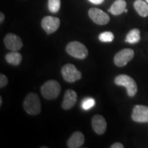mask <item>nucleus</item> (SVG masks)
<instances>
[{"mask_svg": "<svg viewBox=\"0 0 148 148\" xmlns=\"http://www.w3.org/2000/svg\"><path fill=\"white\" fill-rule=\"evenodd\" d=\"M23 109L31 115L39 114L41 111V103L38 95L34 92L27 94L23 101Z\"/></svg>", "mask_w": 148, "mask_h": 148, "instance_id": "1", "label": "nucleus"}, {"mask_svg": "<svg viewBox=\"0 0 148 148\" xmlns=\"http://www.w3.org/2000/svg\"><path fill=\"white\" fill-rule=\"evenodd\" d=\"M61 91V86L59 82L54 79L48 80L42 84L40 92L44 98L52 100L58 97Z\"/></svg>", "mask_w": 148, "mask_h": 148, "instance_id": "2", "label": "nucleus"}, {"mask_svg": "<svg viewBox=\"0 0 148 148\" xmlns=\"http://www.w3.org/2000/svg\"><path fill=\"white\" fill-rule=\"evenodd\" d=\"M114 83L118 86H124L130 97H134L137 92V84L134 79L129 75L125 74L119 75L114 79Z\"/></svg>", "mask_w": 148, "mask_h": 148, "instance_id": "3", "label": "nucleus"}, {"mask_svg": "<svg viewBox=\"0 0 148 148\" xmlns=\"http://www.w3.org/2000/svg\"><path fill=\"white\" fill-rule=\"evenodd\" d=\"M66 51L70 56L78 59H84L88 54L86 46L78 41L70 42L66 45Z\"/></svg>", "mask_w": 148, "mask_h": 148, "instance_id": "4", "label": "nucleus"}, {"mask_svg": "<svg viewBox=\"0 0 148 148\" xmlns=\"http://www.w3.org/2000/svg\"><path fill=\"white\" fill-rule=\"evenodd\" d=\"M64 79L68 82H74L82 77L81 72L77 69L75 65L68 63L64 65L61 70Z\"/></svg>", "mask_w": 148, "mask_h": 148, "instance_id": "5", "label": "nucleus"}, {"mask_svg": "<svg viewBox=\"0 0 148 148\" xmlns=\"http://www.w3.org/2000/svg\"><path fill=\"white\" fill-rule=\"evenodd\" d=\"M134 52L132 49H123L116 53L114 57V62L117 66H124L133 58Z\"/></svg>", "mask_w": 148, "mask_h": 148, "instance_id": "6", "label": "nucleus"}, {"mask_svg": "<svg viewBox=\"0 0 148 148\" xmlns=\"http://www.w3.org/2000/svg\"><path fill=\"white\" fill-rule=\"evenodd\" d=\"M88 16L90 19L97 25H106L110 21V16L108 14L99 8H92L89 9Z\"/></svg>", "mask_w": 148, "mask_h": 148, "instance_id": "7", "label": "nucleus"}, {"mask_svg": "<svg viewBox=\"0 0 148 148\" xmlns=\"http://www.w3.org/2000/svg\"><path fill=\"white\" fill-rule=\"evenodd\" d=\"M60 24V19L55 16H46L41 21V26L47 34L55 32L58 29Z\"/></svg>", "mask_w": 148, "mask_h": 148, "instance_id": "8", "label": "nucleus"}, {"mask_svg": "<svg viewBox=\"0 0 148 148\" xmlns=\"http://www.w3.org/2000/svg\"><path fill=\"white\" fill-rule=\"evenodd\" d=\"M132 119L137 123L148 122V106L143 105H136L133 108Z\"/></svg>", "mask_w": 148, "mask_h": 148, "instance_id": "9", "label": "nucleus"}, {"mask_svg": "<svg viewBox=\"0 0 148 148\" xmlns=\"http://www.w3.org/2000/svg\"><path fill=\"white\" fill-rule=\"evenodd\" d=\"M3 42L7 49L11 51H18L23 47V42L21 38L17 35L9 33L5 36Z\"/></svg>", "mask_w": 148, "mask_h": 148, "instance_id": "10", "label": "nucleus"}, {"mask_svg": "<svg viewBox=\"0 0 148 148\" xmlns=\"http://www.w3.org/2000/svg\"><path fill=\"white\" fill-rule=\"evenodd\" d=\"M91 124L92 129L97 134H103L106 132L107 127L106 119L100 114H96V115L92 116Z\"/></svg>", "mask_w": 148, "mask_h": 148, "instance_id": "11", "label": "nucleus"}, {"mask_svg": "<svg viewBox=\"0 0 148 148\" xmlns=\"http://www.w3.org/2000/svg\"><path fill=\"white\" fill-rule=\"evenodd\" d=\"M77 99L76 92L73 90L69 89L64 93V99L62 103V107L64 110H69L74 106Z\"/></svg>", "mask_w": 148, "mask_h": 148, "instance_id": "12", "label": "nucleus"}, {"mask_svg": "<svg viewBox=\"0 0 148 148\" xmlns=\"http://www.w3.org/2000/svg\"><path fill=\"white\" fill-rule=\"evenodd\" d=\"M84 143V136L81 132H75L67 140V146L69 148L82 147Z\"/></svg>", "mask_w": 148, "mask_h": 148, "instance_id": "13", "label": "nucleus"}, {"mask_svg": "<svg viewBox=\"0 0 148 148\" xmlns=\"http://www.w3.org/2000/svg\"><path fill=\"white\" fill-rule=\"evenodd\" d=\"M126 9V2L125 0H116L110 6L108 11L114 15H120Z\"/></svg>", "mask_w": 148, "mask_h": 148, "instance_id": "14", "label": "nucleus"}, {"mask_svg": "<svg viewBox=\"0 0 148 148\" xmlns=\"http://www.w3.org/2000/svg\"><path fill=\"white\" fill-rule=\"evenodd\" d=\"M135 10L140 16L147 17L148 16V4L143 0H136L134 2Z\"/></svg>", "mask_w": 148, "mask_h": 148, "instance_id": "15", "label": "nucleus"}, {"mask_svg": "<svg viewBox=\"0 0 148 148\" xmlns=\"http://www.w3.org/2000/svg\"><path fill=\"white\" fill-rule=\"evenodd\" d=\"M5 60L8 63L14 66H17L21 63L22 60V56L16 51H12L5 55Z\"/></svg>", "mask_w": 148, "mask_h": 148, "instance_id": "16", "label": "nucleus"}, {"mask_svg": "<svg viewBox=\"0 0 148 148\" xmlns=\"http://www.w3.org/2000/svg\"><path fill=\"white\" fill-rule=\"evenodd\" d=\"M140 40V34L138 29H132L127 33L125 37V42L130 44H134L138 42Z\"/></svg>", "mask_w": 148, "mask_h": 148, "instance_id": "17", "label": "nucleus"}, {"mask_svg": "<svg viewBox=\"0 0 148 148\" xmlns=\"http://www.w3.org/2000/svg\"><path fill=\"white\" fill-rule=\"evenodd\" d=\"M48 8L52 13L58 12L60 8L61 1L60 0H48Z\"/></svg>", "mask_w": 148, "mask_h": 148, "instance_id": "18", "label": "nucleus"}, {"mask_svg": "<svg viewBox=\"0 0 148 148\" xmlns=\"http://www.w3.org/2000/svg\"><path fill=\"white\" fill-rule=\"evenodd\" d=\"M95 105V101L93 98L92 97H86L82 101L81 103V106L83 110H88L90 108H92V107Z\"/></svg>", "mask_w": 148, "mask_h": 148, "instance_id": "19", "label": "nucleus"}, {"mask_svg": "<svg viewBox=\"0 0 148 148\" xmlns=\"http://www.w3.org/2000/svg\"><path fill=\"white\" fill-rule=\"evenodd\" d=\"M99 39L101 42H112L114 40V34L111 32H102L99 34Z\"/></svg>", "mask_w": 148, "mask_h": 148, "instance_id": "20", "label": "nucleus"}, {"mask_svg": "<svg viewBox=\"0 0 148 148\" xmlns=\"http://www.w3.org/2000/svg\"><path fill=\"white\" fill-rule=\"evenodd\" d=\"M8 82V79L4 74L1 73L0 75V87L3 88L6 86Z\"/></svg>", "mask_w": 148, "mask_h": 148, "instance_id": "21", "label": "nucleus"}, {"mask_svg": "<svg viewBox=\"0 0 148 148\" xmlns=\"http://www.w3.org/2000/svg\"><path fill=\"white\" fill-rule=\"evenodd\" d=\"M124 146L121 143H114L110 146V148H123Z\"/></svg>", "mask_w": 148, "mask_h": 148, "instance_id": "22", "label": "nucleus"}, {"mask_svg": "<svg viewBox=\"0 0 148 148\" xmlns=\"http://www.w3.org/2000/svg\"><path fill=\"white\" fill-rule=\"evenodd\" d=\"M88 1L94 4H101L104 1V0H88Z\"/></svg>", "mask_w": 148, "mask_h": 148, "instance_id": "23", "label": "nucleus"}, {"mask_svg": "<svg viewBox=\"0 0 148 148\" xmlns=\"http://www.w3.org/2000/svg\"><path fill=\"white\" fill-rule=\"evenodd\" d=\"M4 18H5L4 14H3V12H1V13H0V23H2L3 21H4Z\"/></svg>", "mask_w": 148, "mask_h": 148, "instance_id": "24", "label": "nucleus"}, {"mask_svg": "<svg viewBox=\"0 0 148 148\" xmlns=\"http://www.w3.org/2000/svg\"><path fill=\"white\" fill-rule=\"evenodd\" d=\"M1 104H2V97H0V106H1Z\"/></svg>", "mask_w": 148, "mask_h": 148, "instance_id": "25", "label": "nucleus"}, {"mask_svg": "<svg viewBox=\"0 0 148 148\" xmlns=\"http://www.w3.org/2000/svg\"><path fill=\"white\" fill-rule=\"evenodd\" d=\"M125 12H127V9H125Z\"/></svg>", "mask_w": 148, "mask_h": 148, "instance_id": "26", "label": "nucleus"}, {"mask_svg": "<svg viewBox=\"0 0 148 148\" xmlns=\"http://www.w3.org/2000/svg\"><path fill=\"white\" fill-rule=\"evenodd\" d=\"M145 1H146V2H147V3H148V0H145Z\"/></svg>", "mask_w": 148, "mask_h": 148, "instance_id": "27", "label": "nucleus"}]
</instances>
